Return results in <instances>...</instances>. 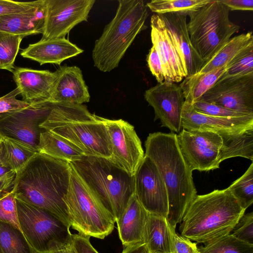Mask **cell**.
Returning a JSON list of instances; mask_svg holds the SVG:
<instances>
[{"label": "cell", "instance_id": "cell-1", "mask_svg": "<svg viewBox=\"0 0 253 253\" xmlns=\"http://www.w3.org/2000/svg\"><path fill=\"white\" fill-rule=\"evenodd\" d=\"M71 170L69 162L38 152L16 174L12 189L70 228L63 197L68 189Z\"/></svg>", "mask_w": 253, "mask_h": 253}, {"label": "cell", "instance_id": "cell-2", "mask_svg": "<svg viewBox=\"0 0 253 253\" xmlns=\"http://www.w3.org/2000/svg\"><path fill=\"white\" fill-rule=\"evenodd\" d=\"M176 136L173 132L151 133L145 142V156L155 164L165 183L169 200L168 220L175 228L197 195L192 171L181 154Z\"/></svg>", "mask_w": 253, "mask_h": 253}, {"label": "cell", "instance_id": "cell-3", "mask_svg": "<svg viewBox=\"0 0 253 253\" xmlns=\"http://www.w3.org/2000/svg\"><path fill=\"white\" fill-rule=\"evenodd\" d=\"M228 188L197 195L181 222V235L207 244L230 233L245 213Z\"/></svg>", "mask_w": 253, "mask_h": 253}, {"label": "cell", "instance_id": "cell-4", "mask_svg": "<svg viewBox=\"0 0 253 253\" xmlns=\"http://www.w3.org/2000/svg\"><path fill=\"white\" fill-rule=\"evenodd\" d=\"M40 127L71 143L84 156L111 159L103 118L90 113L84 105L52 102L49 115Z\"/></svg>", "mask_w": 253, "mask_h": 253}, {"label": "cell", "instance_id": "cell-5", "mask_svg": "<svg viewBox=\"0 0 253 253\" xmlns=\"http://www.w3.org/2000/svg\"><path fill=\"white\" fill-rule=\"evenodd\" d=\"M114 18L105 27L92 51L94 66L103 72L118 67L137 35L147 28L148 8L142 0H119Z\"/></svg>", "mask_w": 253, "mask_h": 253}, {"label": "cell", "instance_id": "cell-6", "mask_svg": "<svg viewBox=\"0 0 253 253\" xmlns=\"http://www.w3.org/2000/svg\"><path fill=\"white\" fill-rule=\"evenodd\" d=\"M69 163L113 215L116 222L134 193V176L103 157L84 156L81 159Z\"/></svg>", "mask_w": 253, "mask_h": 253}, {"label": "cell", "instance_id": "cell-7", "mask_svg": "<svg viewBox=\"0 0 253 253\" xmlns=\"http://www.w3.org/2000/svg\"><path fill=\"white\" fill-rule=\"evenodd\" d=\"M63 200L70 227L79 235L104 239L113 231L116 222L113 215L72 166L68 189Z\"/></svg>", "mask_w": 253, "mask_h": 253}, {"label": "cell", "instance_id": "cell-8", "mask_svg": "<svg viewBox=\"0 0 253 253\" xmlns=\"http://www.w3.org/2000/svg\"><path fill=\"white\" fill-rule=\"evenodd\" d=\"M230 10L220 0H211L190 12L187 23L192 46L205 65L239 32V25L231 22Z\"/></svg>", "mask_w": 253, "mask_h": 253}, {"label": "cell", "instance_id": "cell-9", "mask_svg": "<svg viewBox=\"0 0 253 253\" xmlns=\"http://www.w3.org/2000/svg\"><path fill=\"white\" fill-rule=\"evenodd\" d=\"M16 203L20 228L38 253H48L54 242L71 240L70 227L56 216L17 193Z\"/></svg>", "mask_w": 253, "mask_h": 253}, {"label": "cell", "instance_id": "cell-10", "mask_svg": "<svg viewBox=\"0 0 253 253\" xmlns=\"http://www.w3.org/2000/svg\"><path fill=\"white\" fill-rule=\"evenodd\" d=\"M176 137L181 154L192 171H207L219 168L222 141L219 134L182 129Z\"/></svg>", "mask_w": 253, "mask_h": 253}, {"label": "cell", "instance_id": "cell-11", "mask_svg": "<svg viewBox=\"0 0 253 253\" xmlns=\"http://www.w3.org/2000/svg\"><path fill=\"white\" fill-rule=\"evenodd\" d=\"M52 102H44L0 115V136L13 138L37 150L41 132L40 127L49 115Z\"/></svg>", "mask_w": 253, "mask_h": 253}, {"label": "cell", "instance_id": "cell-12", "mask_svg": "<svg viewBox=\"0 0 253 253\" xmlns=\"http://www.w3.org/2000/svg\"><path fill=\"white\" fill-rule=\"evenodd\" d=\"M199 100L253 115V73L230 76L225 72Z\"/></svg>", "mask_w": 253, "mask_h": 253}, {"label": "cell", "instance_id": "cell-13", "mask_svg": "<svg viewBox=\"0 0 253 253\" xmlns=\"http://www.w3.org/2000/svg\"><path fill=\"white\" fill-rule=\"evenodd\" d=\"M103 120L110 141V160L130 175L134 176L145 154L134 126L122 119L103 118Z\"/></svg>", "mask_w": 253, "mask_h": 253}, {"label": "cell", "instance_id": "cell-14", "mask_svg": "<svg viewBox=\"0 0 253 253\" xmlns=\"http://www.w3.org/2000/svg\"><path fill=\"white\" fill-rule=\"evenodd\" d=\"M95 0H45L42 40L65 38L77 25L86 21Z\"/></svg>", "mask_w": 253, "mask_h": 253}, {"label": "cell", "instance_id": "cell-15", "mask_svg": "<svg viewBox=\"0 0 253 253\" xmlns=\"http://www.w3.org/2000/svg\"><path fill=\"white\" fill-rule=\"evenodd\" d=\"M135 194L149 213L168 218L169 200L165 183L157 167L148 157L144 158L135 175Z\"/></svg>", "mask_w": 253, "mask_h": 253}, {"label": "cell", "instance_id": "cell-16", "mask_svg": "<svg viewBox=\"0 0 253 253\" xmlns=\"http://www.w3.org/2000/svg\"><path fill=\"white\" fill-rule=\"evenodd\" d=\"M144 98L154 110V121L160 120L162 126L171 132L182 130L181 116L184 99L179 84L164 81L147 89Z\"/></svg>", "mask_w": 253, "mask_h": 253}, {"label": "cell", "instance_id": "cell-17", "mask_svg": "<svg viewBox=\"0 0 253 253\" xmlns=\"http://www.w3.org/2000/svg\"><path fill=\"white\" fill-rule=\"evenodd\" d=\"M151 38L152 45L159 56L165 81L179 83L188 76L183 63L167 30L160 14L151 17Z\"/></svg>", "mask_w": 253, "mask_h": 253}, {"label": "cell", "instance_id": "cell-18", "mask_svg": "<svg viewBox=\"0 0 253 253\" xmlns=\"http://www.w3.org/2000/svg\"><path fill=\"white\" fill-rule=\"evenodd\" d=\"M182 127L188 131H211L220 134L239 133L253 129V115L220 117L197 112L184 102L181 116Z\"/></svg>", "mask_w": 253, "mask_h": 253}, {"label": "cell", "instance_id": "cell-19", "mask_svg": "<svg viewBox=\"0 0 253 253\" xmlns=\"http://www.w3.org/2000/svg\"><path fill=\"white\" fill-rule=\"evenodd\" d=\"M12 73L23 101L31 105L50 101L58 77L57 70L15 67Z\"/></svg>", "mask_w": 253, "mask_h": 253}, {"label": "cell", "instance_id": "cell-20", "mask_svg": "<svg viewBox=\"0 0 253 253\" xmlns=\"http://www.w3.org/2000/svg\"><path fill=\"white\" fill-rule=\"evenodd\" d=\"M160 15L175 49L187 69L188 76L198 73L205 64L192 46L187 29V15L178 13Z\"/></svg>", "mask_w": 253, "mask_h": 253}, {"label": "cell", "instance_id": "cell-21", "mask_svg": "<svg viewBox=\"0 0 253 253\" xmlns=\"http://www.w3.org/2000/svg\"><path fill=\"white\" fill-rule=\"evenodd\" d=\"M57 71L58 77L49 102L83 104L89 101L88 87L80 68L63 65Z\"/></svg>", "mask_w": 253, "mask_h": 253}, {"label": "cell", "instance_id": "cell-22", "mask_svg": "<svg viewBox=\"0 0 253 253\" xmlns=\"http://www.w3.org/2000/svg\"><path fill=\"white\" fill-rule=\"evenodd\" d=\"M84 50L65 38L40 41L30 44L22 50L20 54L24 57L39 62L60 65L63 61L76 56Z\"/></svg>", "mask_w": 253, "mask_h": 253}, {"label": "cell", "instance_id": "cell-23", "mask_svg": "<svg viewBox=\"0 0 253 253\" xmlns=\"http://www.w3.org/2000/svg\"><path fill=\"white\" fill-rule=\"evenodd\" d=\"M149 213L134 193L116 221L120 239L125 247L144 243V231Z\"/></svg>", "mask_w": 253, "mask_h": 253}, {"label": "cell", "instance_id": "cell-24", "mask_svg": "<svg viewBox=\"0 0 253 253\" xmlns=\"http://www.w3.org/2000/svg\"><path fill=\"white\" fill-rule=\"evenodd\" d=\"M45 16V0L24 11L0 17V32L27 37L42 34Z\"/></svg>", "mask_w": 253, "mask_h": 253}, {"label": "cell", "instance_id": "cell-25", "mask_svg": "<svg viewBox=\"0 0 253 253\" xmlns=\"http://www.w3.org/2000/svg\"><path fill=\"white\" fill-rule=\"evenodd\" d=\"M143 241L149 253H171L168 218L149 213L145 226Z\"/></svg>", "mask_w": 253, "mask_h": 253}, {"label": "cell", "instance_id": "cell-26", "mask_svg": "<svg viewBox=\"0 0 253 253\" xmlns=\"http://www.w3.org/2000/svg\"><path fill=\"white\" fill-rule=\"evenodd\" d=\"M229 67L230 65H226L206 73H198L185 77L179 84L184 102L192 105L199 100Z\"/></svg>", "mask_w": 253, "mask_h": 253}, {"label": "cell", "instance_id": "cell-27", "mask_svg": "<svg viewBox=\"0 0 253 253\" xmlns=\"http://www.w3.org/2000/svg\"><path fill=\"white\" fill-rule=\"evenodd\" d=\"M37 150L40 153L69 163L79 160L84 156L71 143L45 130L41 133Z\"/></svg>", "mask_w": 253, "mask_h": 253}, {"label": "cell", "instance_id": "cell-28", "mask_svg": "<svg viewBox=\"0 0 253 253\" xmlns=\"http://www.w3.org/2000/svg\"><path fill=\"white\" fill-rule=\"evenodd\" d=\"M1 139V160L16 174L38 153L34 147L6 136Z\"/></svg>", "mask_w": 253, "mask_h": 253}, {"label": "cell", "instance_id": "cell-29", "mask_svg": "<svg viewBox=\"0 0 253 253\" xmlns=\"http://www.w3.org/2000/svg\"><path fill=\"white\" fill-rule=\"evenodd\" d=\"M222 145L219 162L233 157H241L253 161V129L234 134H220Z\"/></svg>", "mask_w": 253, "mask_h": 253}, {"label": "cell", "instance_id": "cell-30", "mask_svg": "<svg viewBox=\"0 0 253 253\" xmlns=\"http://www.w3.org/2000/svg\"><path fill=\"white\" fill-rule=\"evenodd\" d=\"M251 45H253L252 32L234 37L229 40L215 57L202 68L198 73H206L228 65L238 55Z\"/></svg>", "mask_w": 253, "mask_h": 253}, {"label": "cell", "instance_id": "cell-31", "mask_svg": "<svg viewBox=\"0 0 253 253\" xmlns=\"http://www.w3.org/2000/svg\"><path fill=\"white\" fill-rule=\"evenodd\" d=\"M0 253H38L21 229L0 221Z\"/></svg>", "mask_w": 253, "mask_h": 253}, {"label": "cell", "instance_id": "cell-32", "mask_svg": "<svg viewBox=\"0 0 253 253\" xmlns=\"http://www.w3.org/2000/svg\"><path fill=\"white\" fill-rule=\"evenodd\" d=\"M211 0H153L146 5L155 14L169 13H183L188 15L211 1Z\"/></svg>", "mask_w": 253, "mask_h": 253}, {"label": "cell", "instance_id": "cell-33", "mask_svg": "<svg viewBox=\"0 0 253 253\" xmlns=\"http://www.w3.org/2000/svg\"><path fill=\"white\" fill-rule=\"evenodd\" d=\"M204 245L198 248L200 253H253V245L237 238L232 234Z\"/></svg>", "mask_w": 253, "mask_h": 253}, {"label": "cell", "instance_id": "cell-34", "mask_svg": "<svg viewBox=\"0 0 253 253\" xmlns=\"http://www.w3.org/2000/svg\"><path fill=\"white\" fill-rule=\"evenodd\" d=\"M240 206L245 210L253 203V163L246 172L228 187Z\"/></svg>", "mask_w": 253, "mask_h": 253}, {"label": "cell", "instance_id": "cell-35", "mask_svg": "<svg viewBox=\"0 0 253 253\" xmlns=\"http://www.w3.org/2000/svg\"><path fill=\"white\" fill-rule=\"evenodd\" d=\"M24 37L0 32V69L12 72L21 42Z\"/></svg>", "mask_w": 253, "mask_h": 253}, {"label": "cell", "instance_id": "cell-36", "mask_svg": "<svg viewBox=\"0 0 253 253\" xmlns=\"http://www.w3.org/2000/svg\"><path fill=\"white\" fill-rule=\"evenodd\" d=\"M16 193L12 189L0 195V221L20 228L16 203Z\"/></svg>", "mask_w": 253, "mask_h": 253}, {"label": "cell", "instance_id": "cell-37", "mask_svg": "<svg viewBox=\"0 0 253 253\" xmlns=\"http://www.w3.org/2000/svg\"><path fill=\"white\" fill-rule=\"evenodd\" d=\"M230 67L226 74L230 76H243L253 73V46L237 58L234 63L228 64Z\"/></svg>", "mask_w": 253, "mask_h": 253}, {"label": "cell", "instance_id": "cell-38", "mask_svg": "<svg viewBox=\"0 0 253 253\" xmlns=\"http://www.w3.org/2000/svg\"><path fill=\"white\" fill-rule=\"evenodd\" d=\"M192 105L198 112L215 117H238L250 115L238 112L217 104L200 100L195 102Z\"/></svg>", "mask_w": 253, "mask_h": 253}, {"label": "cell", "instance_id": "cell-39", "mask_svg": "<svg viewBox=\"0 0 253 253\" xmlns=\"http://www.w3.org/2000/svg\"><path fill=\"white\" fill-rule=\"evenodd\" d=\"M237 238L253 245V212L242 216L233 229Z\"/></svg>", "mask_w": 253, "mask_h": 253}, {"label": "cell", "instance_id": "cell-40", "mask_svg": "<svg viewBox=\"0 0 253 253\" xmlns=\"http://www.w3.org/2000/svg\"><path fill=\"white\" fill-rule=\"evenodd\" d=\"M175 229L169 224L171 253H200L196 243L177 234Z\"/></svg>", "mask_w": 253, "mask_h": 253}, {"label": "cell", "instance_id": "cell-41", "mask_svg": "<svg viewBox=\"0 0 253 253\" xmlns=\"http://www.w3.org/2000/svg\"><path fill=\"white\" fill-rule=\"evenodd\" d=\"M19 94V90L16 87L8 93L0 97V115L20 110L30 105L29 103L23 100H18L16 98V96Z\"/></svg>", "mask_w": 253, "mask_h": 253}, {"label": "cell", "instance_id": "cell-42", "mask_svg": "<svg viewBox=\"0 0 253 253\" xmlns=\"http://www.w3.org/2000/svg\"><path fill=\"white\" fill-rule=\"evenodd\" d=\"M42 0L19 2L9 0H0V17L20 13L38 5Z\"/></svg>", "mask_w": 253, "mask_h": 253}, {"label": "cell", "instance_id": "cell-43", "mask_svg": "<svg viewBox=\"0 0 253 253\" xmlns=\"http://www.w3.org/2000/svg\"><path fill=\"white\" fill-rule=\"evenodd\" d=\"M148 67L158 83L165 81L159 56L155 47L152 45L146 59Z\"/></svg>", "mask_w": 253, "mask_h": 253}, {"label": "cell", "instance_id": "cell-44", "mask_svg": "<svg viewBox=\"0 0 253 253\" xmlns=\"http://www.w3.org/2000/svg\"><path fill=\"white\" fill-rule=\"evenodd\" d=\"M71 242L76 253H99L90 243L89 237L72 234Z\"/></svg>", "mask_w": 253, "mask_h": 253}, {"label": "cell", "instance_id": "cell-45", "mask_svg": "<svg viewBox=\"0 0 253 253\" xmlns=\"http://www.w3.org/2000/svg\"><path fill=\"white\" fill-rule=\"evenodd\" d=\"M230 11H253V0H220Z\"/></svg>", "mask_w": 253, "mask_h": 253}, {"label": "cell", "instance_id": "cell-46", "mask_svg": "<svg viewBox=\"0 0 253 253\" xmlns=\"http://www.w3.org/2000/svg\"><path fill=\"white\" fill-rule=\"evenodd\" d=\"M48 253H76L71 239L64 242H54L50 246Z\"/></svg>", "mask_w": 253, "mask_h": 253}, {"label": "cell", "instance_id": "cell-47", "mask_svg": "<svg viewBox=\"0 0 253 253\" xmlns=\"http://www.w3.org/2000/svg\"><path fill=\"white\" fill-rule=\"evenodd\" d=\"M122 253H149L144 243H140L125 247Z\"/></svg>", "mask_w": 253, "mask_h": 253}, {"label": "cell", "instance_id": "cell-48", "mask_svg": "<svg viewBox=\"0 0 253 253\" xmlns=\"http://www.w3.org/2000/svg\"><path fill=\"white\" fill-rule=\"evenodd\" d=\"M3 191L0 189V195L2 194Z\"/></svg>", "mask_w": 253, "mask_h": 253}, {"label": "cell", "instance_id": "cell-49", "mask_svg": "<svg viewBox=\"0 0 253 253\" xmlns=\"http://www.w3.org/2000/svg\"><path fill=\"white\" fill-rule=\"evenodd\" d=\"M1 142V138L0 137V144Z\"/></svg>", "mask_w": 253, "mask_h": 253}, {"label": "cell", "instance_id": "cell-50", "mask_svg": "<svg viewBox=\"0 0 253 253\" xmlns=\"http://www.w3.org/2000/svg\"></svg>", "mask_w": 253, "mask_h": 253}]
</instances>
